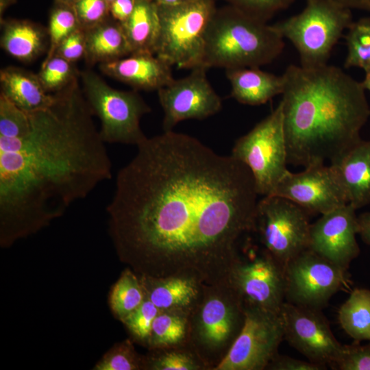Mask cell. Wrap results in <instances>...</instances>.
<instances>
[{
    "instance_id": "1",
    "label": "cell",
    "mask_w": 370,
    "mask_h": 370,
    "mask_svg": "<svg viewBox=\"0 0 370 370\" xmlns=\"http://www.w3.org/2000/svg\"><path fill=\"white\" fill-rule=\"evenodd\" d=\"M136 147L107 206L121 258L139 275L228 280L242 238L254 232L258 193L249 168L173 130Z\"/></svg>"
},
{
    "instance_id": "2",
    "label": "cell",
    "mask_w": 370,
    "mask_h": 370,
    "mask_svg": "<svg viewBox=\"0 0 370 370\" xmlns=\"http://www.w3.org/2000/svg\"><path fill=\"white\" fill-rule=\"evenodd\" d=\"M77 75L49 106L28 112L23 132L0 136L3 244L36 232L112 177Z\"/></svg>"
},
{
    "instance_id": "3",
    "label": "cell",
    "mask_w": 370,
    "mask_h": 370,
    "mask_svg": "<svg viewBox=\"0 0 370 370\" xmlns=\"http://www.w3.org/2000/svg\"><path fill=\"white\" fill-rule=\"evenodd\" d=\"M282 77L280 103L288 163L306 167L331 162L361 139L370 116L361 82L328 64H291Z\"/></svg>"
},
{
    "instance_id": "4",
    "label": "cell",
    "mask_w": 370,
    "mask_h": 370,
    "mask_svg": "<svg viewBox=\"0 0 370 370\" xmlns=\"http://www.w3.org/2000/svg\"><path fill=\"white\" fill-rule=\"evenodd\" d=\"M284 45L272 25L228 5L217 8L209 24L203 66L260 67L278 58Z\"/></svg>"
},
{
    "instance_id": "5",
    "label": "cell",
    "mask_w": 370,
    "mask_h": 370,
    "mask_svg": "<svg viewBox=\"0 0 370 370\" xmlns=\"http://www.w3.org/2000/svg\"><path fill=\"white\" fill-rule=\"evenodd\" d=\"M244 321L245 303L230 280L203 284L189 313L186 342L212 370L229 352Z\"/></svg>"
},
{
    "instance_id": "6",
    "label": "cell",
    "mask_w": 370,
    "mask_h": 370,
    "mask_svg": "<svg viewBox=\"0 0 370 370\" xmlns=\"http://www.w3.org/2000/svg\"><path fill=\"white\" fill-rule=\"evenodd\" d=\"M352 20L351 10L334 0H306L301 12L272 25L297 49L300 65L328 64L332 49Z\"/></svg>"
},
{
    "instance_id": "7",
    "label": "cell",
    "mask_w": 370,
    "mask_h": 370,
    "mask_svg": "<svg viewBox=\"0 0 370 370\" xmlns=\"http://www.w3.org/2000/svg\"><path fill=\"white\" fill-rule=\"evenodd\" d=\"M217 9L214 0L158 5L160 31L155 55L180 69L203 66L206 35Z\"/></svg>"
},
{
    "instance_id": "8",
    "label": "cell",
    "mask_w": 370,
    "mask_h": 370,
    "mask_svg": "<svg viewBox=\"0 0 370 370\" xmlns=\"http://www.w3.org/2000/svg\"><path fill=\"white\" fill-rule=\"evenodd\" d=\"M79 75L86 99L100 121L99 131L105 143L138 146L147 138L140 122L151 110L136 91L114 89L90 70Z\"/></svg>"
},
{
    "instance_id": "9",
    "label": "cell",
    "mask_w": 370,
    "mask_h": 370,
    "mask_svg": "<svg viewBox=\"0 0 370 370\" xmlns=\"http://www.w3.org/2000/svg\"><path fill=\"white\" fill-rule=\"evenodd\" d=\"M231 156L245 164L254 179L256 190L271 195L287 172V149L282 105L234 143Z\"/></svg>"
},
{
    "instance_id": "10",
    "label": "cell",
    "mask_w": 370,
    "mask_h": 370,
    "mask_svg": "<svg viewBox=\"0 0 370 370\" xmlns=\"http://www.w3.org/2000/svg\"><path fill=\"white\" fill-rule=\"evenodd\" d=\"M309 213L294 202L275 195L258 201L255 227L262 250L284 267L308 249Z\"/></svg>"
},
{
    "instance_id": "11",
    "label": "cell",
    "mask_w": 370,
    "mask_h": 370,
    "mask_svg": "<svg viewBox=\"0 0 370 370\" xmlns=\"http://www.w3.org/2000/svg\"><path fill=\"white\" fill-rule=\"evenodd\" d=\"M284 276L285 301L319 310L350 283L347 270L310 249L285 264Z\"/></svg>"
},
{
    "instance_id": "12",
    "label": "cell",
    "mask_w": 370,
    "mask_h": 370,
    "mask_svg": "<svg viewBox=\"0 0 370 370\" xmlns=\"http://www.w3.org/2000/svg\"><path fill=\"white\" fill-rule=\"evenodd\" d=\"M284 338L280 313L245 304V321L229 352L212 370H263Z\"/></svg>"
},
{
    "instance_id": "13",
    "label": "cell",
    "mask_w": 370,
    "mask_h": 370,
    "mask_svg": "<svg viewBox=\"0 0 370 370\" xmlns=\"http://www.w3.org/2000/svg\"><path fill=\"white\" fill-rule=\"evenodd\" d=\"M284 338L309 361L332 367L343 345L333 334L321 310L284 301L280 310Z\"/></svg>"
},
{
    "instance_id": "14",
    "label": "cell",
    "mask_w": 370,
    "mask_h": 370,
    "mask_svg": "<svg viewBox=\"0 0 370 370\" xmlns=\"http://www.w3.org/2000/svg\"><path fill=\"white\" fill-rule=\"evenodd\" d=\"M207 69H193L187 76L174 79L157 91L164 111L163 132L173 130L182 121L202 120L221 110V99L207 78Z\"/></svg>"
},
{
    "instance_id": "15",
    "label": "cell",
    "mask_w": 370,
    "mask_h": 370,
    "mask_svg": "<svg viewBox=\"0 0 370 370\" xmlns=\"http://www.w3.org/2000/svg\"><path fill=\"white\" fill-rule=\"evenodd\" d=\"M229 280L245 304L280 312L285 301L284 267L263 250L253 258L243 257Z\"/></svg>"
},
{
    "instance_id": "16",
    "label": "cell",
    "mask_w": 370,
    "mask_h": 370,
    "mask_svg": "<svg viewBox=\"0 0 370 370\" xmlns=\"http://www.w3.org/2000/svg\"><path fill=\"white\" fill-rule=\"evenodd\" d=\"M304 168L299 173L288 170L273 195L294 202L309 214H323L348 204L330 165L316 163Z\"/></svg>"
},
{
    "instance_id": "17",
    "label": "cell",
    "mask_w": 370,
    "mask_h": 370,
    "mask_svg": "<svg viewBox=\"0 0 370 370\" xmlns=\"http://www.w3.org/2000/svg\"><path fill=\"white\" fill-rule=\"evenodd\" d=\"M356 210L347 204L322 214L310 225L308 249L347 270L360 251Z\"/></svg>"
},
{
    "instance_id": "18",
    "label": "cell",
    "mask_w": 370,
    "mask_h": 370,
    "mask_svg": "<svg viewBox=\"0 0 370 370\" xmlns=\"http://www.w3.org/2000/svg\"><path fill=\"white\" fill-rule=\"evenodd\" d=\"M171 66L150 53H133L99 65L101 71L106 75L134 89L157 91L174 79Z\"/></svg>"
},
{
    "instance_id": "19",
    "label": "cell",
    "mask_w": 370,
    "mask_h": 370,
    "mask_svg": "<svg viewBox=\"0 0 370 370\" xmlns=\"http://www.w3.org/2000/svg\"><path fill=\"white\" fill-rule=\"evenodd\" d=\"M347 203L356 210L370 204V140H359L330 162Z\"/></svg>"
},
{
    "instance_id": "20",
    "label": "cell",
    "mask_w": 370,
    "mask_h": 370,
    "mask_svg": "<svg viewBox=\"0 0 370 370\" xmlns=\"http://www.w3.org/2000/svg\"><path fill=\"white\" fill-rule=\"evenodd\" d=\"M145 296L160 310L190 311L198 301L203 284L184 276L155 277L140 275Z\"/></svg>"
},
{
    "instance_id": "21",
    "label": "cell",
    "mask_w": 370,
    "mask_h": 370,
    "mask_svg": "<svg viewBox=\"0 0 370 370\" xmlns=\"http://www.w3.org/2000/svg\"><path fill=\"white\" fill-rule=\"evenodd\" d=\"M226 76L231 84V96L243 104H264L283 92L282 75L262 71L260 67L227 69Z\"/></svg>"
},
{
    "instance_id": "22",
    "label": "cell",
    "mask_w": 370,
    "mask_h": 370,
    "mask_svg": "<svg viewBox=\"0 0 370 370\" xmlns=\"http://www.w3.org/2000/svg\"><path fill=\"white\" fill-rule=\"evenodd\" d=\"M1 93L21 109L32 112L49 106L53 93L47 92L38 74L16 66H8L0 72Z\"/></svg>"
},
{
    "instance_id": "23",
    "label": "cell",
    "mask_w": 370,
    "mask_h": 370,
    "mask_svg": "<svg viewBox=\"0 0 370 370\" xmlns=\"http://www.w3.org/2000/svg\"><path fill=\"white\" fill-rule=\"evenodd\" d=\"M84 59L89 65L105 63L131 54V49L121 23L106 20L86 30Z\"/></svg>"
},
{
    "instance_id": "24",
    "label": "cell",
    "mask_w": 370,
    "mask_h": 370,
    "mask_svg": "<svg viewBox=\"0 0 370 370\" xmlns=\"http://www.w3.org/2000/svg\"><path fill=\"white\" fill-rule=\"evenodd\" d=\"M1 47L9 55L22 61L30 62L44 51L48 32L28 21H1Z\"/></svg>"
},
{
    "instance_id": "25",
    "label": "cell",
    "mask_w": 370,
    "mask_h": 370,
    "mask_svg": "<svg viewBox=\"0 0 370 370\" xmlns=\"http://www.w3.org/2000/svg\"><path fill=\"white\" fill-rule=\"evenodd\" d=\"M131 53L155 54L160 31L158 5L153 0H135L134 10L121 23Z\"/></svg>"
},
{
    "instance_id": "26",
    "label": "cell",
    "mask_w": 370,
    "mask_h": 370,
    "mask_svg": "<svg viewBox=\"0 0 370 370\" xmlns=\"http://www.w3.org/2000/svg\"><path fill=\"white\" fill-rule=\"evenodd\" d=\"M338 319L354 341H370V290L354 288L341 306Z\"/></svg>"
},
{
    "instance_id": "27",
    "label": "cell",
    "mask_w": 370,
    "mask_h": 370,
    "mask_svg": "<svg viewBox=\"0 0 370 370\" xmlns=\"http://www.w3.org/2000/svg\"><path fill=\"white\" fill-rule=\"evenodd\" d=\"M190 312L182 309L160 310L153 322L148 346L156 349L186 343Z\"/></svg>"
},
{
    "instance_id": "28",
    "label": "cell",
    "mask_w": 370,
    "mask_h": 370,
    "mask_svg": "<svg viewBox=\"0 0 370 370\" xmlns=\"http://www.w3.org/2000/svg\"><path fill=\"white\" fill-rule=\"evenodd\" d=\"M144 359L145 369L151 370H208V365L186 343L162 348Z\"/></svg>"
},
{
    "instance_id": "29",
    "label": "cell",
    "mask_w": 370,
    "mask_h": 370,
    "mask_svg": "<svg viewBox=\"0 0 370 370\" xmlns=\"http://www.w3.org/2000/svg\"><path fill=\"white\" fill-rule=\"evenodd\" d=\"M145 298L140 277L127 269L114 284L110 295V304L114 314L121 321L136 309Z\"/></svg>"
},
{
    "instance_id": "30",
    "label": "cell",
    "mask_w": 370,
    "mask_h": 370,
    "mask_svg": "<svg viewBox=\"0 0 370 370\" xmlns=\"http://www.w3.org/2000/svg\"><path fill=\"white\" fill-rule=\"evenodd\" d=\"M344 36L347 53L344 67H358L367 72L370 70V17L352 21Z\"/></svg>"
},
{
    "instance_id": "31",
    "label": "cell",
    "mask_w": 370,
    "mask_h": 370,
    "mask_svg": "<svg viewBox=\"0 0 370 370\" xmlns=\"http://www.w3.org/2000/svg\"><path fill=\"white\" fill-rule=\"evenodd\" d=\"M79 27V22L73 7L60 3V5L53 10L49 18L47 30L49 49L42 64H45L56 54L60 43Z\"/></svg>"
},
{
    "instance_id": "32",
    "label": "cell",
    "mask_w": 370,
    "mask_h": 370,
    "mask_svg": "<svg viewBox=\"0 0 370 370\" xmlns=\"http://www.w3.org/2000/svg\"><path fill=\"white\" fill-rule=\"evenodd\" d=\"M78 73L72 62L56 54L41 65L38 76L45 90L55 93L68 85Z\"/></svg>"
},
{
    "instance_id": "33",
    "label": "cell",
    "mask_w": 370,
    "mask_h": 370,
    "mask_svg": "<svg viewBox=\"0 0 370 370\" xmlns=\"http://www.w3.org/2000/svg\"><path fill=\"white\" fill-rule=\"evenodd\" d=\"M144 367V359L129 340L114 345L96 365L97 370H136Z\"/></svg>"
},
{
    "instance_id": "34",
    "label": "cell",
    "mask_w": 370,
    "mask_h": 370,
    "mask_svg": "<svg viewBox=\"0 0 370 370\" xmlns=\"http://www.w3.org/2000/svg\"><path fill=\"white\" fill-rule=\"evenodd\" d=\"M160 310L145 296L143 303L121 321L134 339L148 346L152 324Z\"/></svg>"
},
{
    "instance_id": "35",
    "label": "cell",
    "mask_w": 370,
    "mask_h": 370,
    "mask_svg": "<svg viewBox=\"0 0 370 370\" xmlns=\"http://www.w3.org/2000/svg\"><path fill=\"white\" fill-rule=\"evenodd\" d=\"M242 12L264 22L289 8L295 0H224Z\"/></svg>"
},
{
    "instance_id": "36",
    "label": "cell",
    "mask_w": 370,
    "mask_h": 370,
    "mask_svg": "<svg viewBox=\"0 0 370 370\" xmlns=\"http://www.w3.org/2000/svg\"><path fill=\"white\" fill-rule=\"evenodd\" d=\"M79 26L89 29L107 20L110 5L105 0H76L71 5Z\"/></svg>"
},
{
    "instance_id": "37",
    "label": "cell",
    "mask_w": 370,
    "mask_h": 370,
    "mask_svg": "<svg viewBox=\"0 0 370 370\" xmlns=\"http://www.w3.org/2000/svg\"><path fill=\"white\" fill-rule=\"evenodd\" d=\"M332 367L340 370H370V341L364 345L356 341L343 345L340 357Z\"/></svg>"
},
{
    "instance_id": "38",
    "label": "cell",
    "mask_w": 370,
    "mask_h": 370,
    "mask_svg": "<svg viewBox=\"0 0 370 370\" xmlns=\"http://www.w3.org/2000/svg\"><path fill=\"white\" fill-rule=\"evenodd\" d=\"M86 36V30L79 26L60 43L56 54L71 62L84 57Z\"/></svg>"
},
{
    "instance_id": "39",
    "label": "cell",
    "mask_w": 370,
    "mask_h": 370,
    "mask_svg": "<svg viewBox=\"0 0 370 370\" xmlns=\"http://www.w3.org/2000/svg\"><path fill=\"white\" fill-rule=\"evenodd\" d=\"M327 366L304 361L291 358L290 356L280 355L278 353L273 357L268 365L267 369L271 370H324Z\"/></svg>"
},
{
    "instance_id": "40",
    "label": "cell",
    "mask_w": 370,
    "mask_h": 370,
    "mask_svg": "<svg viewBox=\"0 0 370 370\" xmlns=\"http://www.w3.org/2000/svg\"><path fill=\"white\" fill-rule=\"evenodd\" d=\"M135 0H114L110 5V13L113 19L123 23L132 13Z\"/></svg>"
},
{
    "instance_id": "41",
    "label": "cell",
    "mask_w": 370,
    "mask_h": 370,
    "mask_svg": "<svg viewBox=\"0 0 370 370\" xmlns=\"http://www.w3.org/2000/svg\"><path fill=\"white\" fill-rule=\"evenodd\" d=\"M358 234L362 240L370 245V212H366L358 216Z\"/></svg>"
},
{
    "instance_id": "42",
    "label": "cell",
    "mask_w": 370,
    "mask_h": 370,
    "mask_svg": "<svg viewBox=\"0 0 370 370\" xmlns=\"http://www.w3.org/2000/svg\"><path fill=\"white\" fill-rule=\"evenodd\" d=\"M352 10L370 11V0H334Z\"/></svg>"
},
{
    "instance_id": "43",
    "label": "cell",
    "mask_w": 370,
    "mask_h": 370,
    "mask_svg": "<svg viewBox=\"0 0 370 370\" xmlns=\"http://www.w3.org/2000/svg\"><path fill=\"white\" fill-rule=\"evenodd\" d=\"M159 6H175L188 0H153Z\"/></svg>"
},
{
    "instance_id": "44",
    "label": "cell",
    "mask_w": 370,
    "mask_h": 370,
    "mask_svg": "<svg viewBox=\"0 0 370 370\" xmlns=\"http://www.w3.org/2000/svg\"><path fill=\"white\" fill-rule=\"evenodd\" d=\"M362 86L365 90H367L370 92V70L365 72V77L362 82Z\"/></svg>"
},
{
    "instance_id": "45",
    "label": "cell",
    "mask_w": 370,
    "mask_h": 370,
    "mask_svg": "<svg viewBox=\"0 0 370 370\" xmlns=\"http://www.w3.org/2000/svg\"><path fill=\"white\" fill-rule=\"evenodd\" d=\"M14 2V0H1V16L2 15L3 11L9 6L12 3Z\"/></svg>"
},
{
    "instance_id": "46",
    "label": "cell",
    "mask_w": 370,
    "mask_h": 370,
    "mask_svg": "<svg viewBox=\"0 0 370 370\" xmlns=\"http://www.w3.org/2000/svg\"><path fill=\"white\" fill-rule=\"evenodd\" d=\"M76 0H58L60 3L68 4L70 5H72V4Z\"/></svg>"
},
{
    "instance_id": "47",
    "label": "cell",
    "mask_w": 370,
    "mask_h": 370,
    "mask_svg": "<svg viewBox=\"0 0 370 370\" xmlns=\"http://www.w3.org/2000/svg\"><path fill=\"white\" fill-rule=\"evenodd\" d=\"M109 5H110L114 0H105Z\"/></svg>"
}]
</instances>
